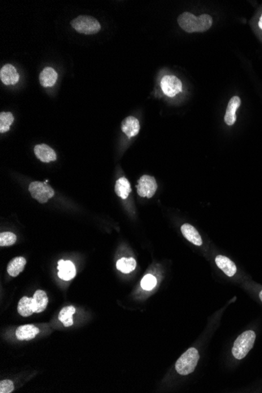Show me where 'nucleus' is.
Listing matches in <instances>:
<instances>
[{
  "label": "nucleus",
  "mask_w": 262,
  "mask_h": 393,
  "mask_svg": "<svg viewBox=\"0 0 262 393\" xmlns=\"http://www.w3.org/2000/svg\"><path fill=\"white\" fill-rule=\"evenodd\" d=\"M122 131L127 137H135L140 131V123L138 119L133 116H128L123 119L121 125Z\"/></svg>",
  "instance_id": "nucleus-12"
},
{
  "label": "nucleus",
  "mask_w": 262,
  "mask_h": 393,
  "mask_svg": "<svg viewBox=\"0 0 262 393\" xmlns=\"http://www.w3.org/2000/svg\"><path fill=\"white\" fill-rule=\"evenodd\" d=\"M58 276L62 280L68 281L76 276V267L70 261L60 260L58 262Z\"/></svg>",
  "instance_id": "nucleus-11"
},
{
  "label": "nucleus",
  "mask_w": 262,
  "mask_h": 393,
  "mask_svg": "<svg viewBox=\"0 0 262 393\" xmlns=\"http://www.w3.org/2000/svg\"><path fill=\"white\" fill-rule=\"evenodd\" d=\"M131 191V184L126 177H120L115 182V193L122 199H127Z\"/></svg>",
  "instance_id": "nucleus-19"
},
{
  "label": "nucleus",
  "mask_w": 262,
  "mask_h": 393,
  "mask_svg": "<svg viewBox=\"0 0 262 393\" xmlns=\"http://www.w3.org/2000/svg\"><path fill=\"white\" fill-rule=\"evenodd\" d=\"M19 74L12 65H5L0 70V79L5 85H14L19 81Z\"/></svg>",
  "instance_id": "nucleus-8"
},
{
  "label": "nucleus",
  "mask_w": 262,
  "mask_h": 393,
  "mask_svg": "<svg viewBox=\"0 0 262 393\" xmlns=\"http://www.w3.org/2000/svg\"><path fill=\"white\" fill-rule=\"evenodd\" d=\"M199 359V351L195 348H190L179 358L175 369L181 375H188L196 369Z\"/></svg>",
  "instance_id": "nucleus-3"
},
{
  "label": "nucleus",
  "mask_w": 262,
  "mask_h": 393,
  "mask_svg": "<svg viewBox=\"0 0 262 393\" xmlns=\"http://www.w3.org/2000/svg\"><path fill=\"white\" fill-rule=\"evenodd\" d=\"M32 304H33V311L36 313H40L46 309L48 304V298L46 293L44 290H36L34 296L32 298Z\"/></svg>",
  "instance_id": "nucleus-17"
},
{
  "label": "nucleus",
  "mask_w": 262,
  "mask_h": 393,
  "mask_svg": "<svg viewBox=\"0 0 262 393\" xmlns=\"http://www.w3.org/2000/svg\"><path fill=\"white\" fill-rule=\"evenodd\" d=\"M13 114L9 111H2L0 113V133H5L10 131V126L14 123Z\"/></svg>",
  "instance_id": "nucleus-23"
},
{
  "label": "nucleus",
  "mask_w": 262,
  "mask_h": 393,
  "mask_svg": "<svg viewBox=\"0 0 262 393\" xmlns=\"http://www.w3.org/2000/svg\"><path fill=\"white\" fill-rule=\"evenodd\" d=\"M40 333L39 328L32 324L21 326L16 330V337L20 341H29L36 338Z\"/></svg>",
  "instance_id": "nucleus-14"
},
{
  "label": "nucleus",
  "mask_w": 262,
  "mask_h": 393,
  "mask_svg": "<svg viewBox=\"0 0 262 393\" xmlns=\"http://www.w3.org/2000/svg\"><path fill=\"white\" fill-rule=\"evenodd\" d=\"M17 241L16 235L10 232H5L0 234V246H12Z\"/></svg>",
  "instance_id": "nucleus-24"
},
{
  "label": "nucleus",
  "mask_w": 262,
  "mask_h": 393,
  "mask_svg": "<svg viewBox=\"0 0 262 393\" xmlns=\"http://www.w3.org/2000/svg\"><path fill=\"white\" fill-rule=\"evenodd\" d=\"M181 233L185 238L189 242H192L196 246H201L203 244V240L201 238L199 232L189 224H184L181 228Z\"/></svg>",
  "instance_id": "nucleus-15"
},
{
  "label": "nucleus",
  "mask_w": 262,
  "mask_h": 393,
  "mask_svg": "<svg viewBox=\"0 0 262 393\" xmlns=\"http://www.w3.org/2000/svg\"><path fill=\"white\" fill-rule=\"evenodd\" d=\"M14 389V383L10 380H3L0 382V393H10Z\"/></svg>",
  "instance_id": "nucleus-26"
},
{
  "label": "nucleus",
  "mask_w": 262,
  "mask_h": 393,
  "mask_svg": "<svg viewBox=\"0 0 262 393\" xmlns=\"http://www.w3.org/2000/svg\"><path fill=\"white\" fill-rule=\"evenodd\" d=\"M18 312L21 316L24 317L32 316L34 313L32 298L28 297H23L18 303Z\"/></svg>",
  "instance_id": "nucleus-21"
},
{
  "label": "nucleus",
  "mask_w": 262,
  "mask_h": 393,
  "mask_svg": "<svg viewBox=\"0 0 262 393\" xmlns=\"http://www.w3.org/2000/svg\"><path fill=\"white\" fill-rule=\"evenodd\" d=\"M71 25L76 32L82 34L94 35L101 30L99 22L91 16L81 15L71 22Z\"/></svg>",
  "instance_id": "nucleus-4"
},
{
  "label": "nucleus",
  "mask_w": 262,
  "mask_h": 393,
  "mask_svg": "<svg viewBox=\"0 0 262 393\" xmlns=\"http://www.w3.org/2000/svg\"><path fill=\"white\" fill-rule=\"evenodd\" d=\"M26 264L25 258L23 257H17L9 262L7 265V272L10 276L16 277L24 270Z\"/></svg>",
  "instance_id": "nucleus-18"
},
{
  "label": "nucleus",
  "mask_w": 262,
  "mask_h": 393,
  "mask_svg": "<svg viewBox=\"0 0 262 393\" xmlns=\"http://www.w3.org/2000/svg\"><path fill=\"white\" fill-rule=\"evenodd\" d=\"M137 266V262L133 258H123L119 259L116 263L118 270L123 273H130L133 272Z\"/></svg>",
  "instance_id": "nucleus-22"
},
{
  "label": "nucleus",
  "mask_w": 262,
  "mask_h": 393,
  "mask_svg": "<svg viewBox=\"0 0 262 393\" xmlns=\"http://www.w3.org/2000/svg\"><path fill=\"white\" fill-rule=\"evenodd\" d=\"M241 106V100L237 96L232 97L227 106L224 122L228 126H233L237 121V111Z\"/></svg>",
  "instance_id": "nucleus-10"
},
{
  "label": "nucleus",
  "mask_w": 262,
  "mask_h": 393,
  "mask_svg": "<svg viewBox=\"0 0 262 393\" xmlns=\"http://www.w3.org/2000/svg\"><path fill=\"white\" fill-rule=\"evenodd\" d=\"M137 192L140 196L146 197V198H152V197L156 193L157 185L156 181L154 177L149 175H143L141 178L138 180L137 185Z\"/></svg>",
  "instance_id": "nucleus-6"
},
{
  "label": "nucleus",
  "mask_w": 262,
  "mask_h": 393,
  "mask_svg": "<svg viewBox=\"0 0 262 393\" xmlns=\"http://www.w3.org/2000/svg\"><path fill=\"white\" fill-rule=\"evenodd\" d=\"M34 153L36 157L43 163H50L57 159V155L54 149L45 144H40L35 146Z\"/></svg>",
  "instance_id": "nucleus-9"
},
{
  "label": "nucleus",
  "mask_w": 262,
  "mask_h": 393,
  "mask_svg": "<svg viewBox=\"0 0 262 393\" xmlns=\"http://www.w3.org/2000/svg\"><path fill=\"white\" fill-rule=\"evenodd\" d=\"M157 280L155 276L153 275L148 274L144 276L141 280V286L144 290H151L153 288L156 286Z\"/></svg>",
  "instance_id": "nucleus-25"
},
{
  "label": "nucleus",
  "mask_w": 262,
  "mask_h": 393,
  "mask_svg": "<svg viewBox=\"0 0 262 393\" xmlns=\"http://www.w3.org/2000/svg\"><path fill=\"white\" fill-rule=\"evenodd\" d=\"M177 23L188 33L203 32L210 29L212 26L213 19L208 14L196 17L191 13L185 12L178 17Z\"/></svg>",
  "instance_id": "nucleus-1"
},
{
  "label": "nucleus",
  "mask_w": 262,
  "mask_h": 393,
  "mask_svg": "<svg viewBox=\"0 0 262 393\" xmlns=\"http://www.w3.org/2000/svg\"><path fill=\"white\" fill-rule=\"evenodd\" d=\"M215 262H216L218 267L223 272H224V274L226 275V276L232 277V276L236 274V272L237 271V266H236L234 262L233 261H231L227 257L218 255V256H217Z\"/></svg>",
  "instance_id": "nucleus-13"
},
{
  "label": "nucleus",
  "mask_w": 262,
  "mask_h": 393,
  "mask_svg": "<svg viewBox=\"0 0 262 393\" xmlns=\"http://www.w3.org/2000/svg\"><path fill=\"white\" fill-rule=\"evenodd\" d=\"M161 88L166 96L174 97L182 91V84L176 76H165L161 80Z\"/></svg>",
  "instance_id": "nucleus-7"
},
{
  "label": "nucleus",
  "mask_w": 262,
  "mask_h": 393,
  "mask_svg": "<svg viewBox=\"0 0 262 393\" xmlns=\"http://www.w3.org/2000/svg\"><path fill=\"white\" fill-rule=\"evenodd\" d=\"M76 308L72 306H66L62 308L58 315V320L62 322L66 328L73 325L72 316L76 313Z\"/></svg>",
  "instance_id": "nucleus-20"
},
{
  "label": "nucleus",
  "mask_w": 262,
  "mask_h": 393,
  "mask_svg": "<svg viewBox=\"0 0 262 393\" xmlns=\"http://www.w3.org/2000/svg\"><path fill=\"white\" fill-rule=\"evenodd\" d=\"M58 80V73L51 67H46L40 74V83L44 87H50Z\"/></svg>",
  "instance_id": "nucleus-16"
},
{
  "label": "nucleus",
  "mask_w": 262,
  "mask_h": 393,
  "mask_svg": "<svg viewBox=\"0 0 262 393\" xmlns=\"http://www.w3.org/2000/svg\"><path fill=\"white\" fill-rule=\"evenodd\" d=\"M258 26H259V28L261 29H262V16H261L260 20H259V22H258Z\"/></svg>",
  "instance_id": "nucleus-27"
},
{
  "label": "nucleus",
  "mask_w": 262,
  "mask_h": 393,
  "mask_svg": "<svg viewBox=\"0 0 262 393\" xmlns=\"http://www.w3.org/2000/svg\"><path fill=\"white\" fill-rule=\"evenodd\" d=\"M256 334L253 330H246L239 336L235 341L233 348V355L237 359H242L246 357L249 351L252 349Z\"/></svg>",
  "instance_id": "nucleus-2"
},
{
  "label": "nucleus",
  "mask_w": 262,
  "mask_h": 393,
  "mask_svg": "<svg viewBox=\"0 0 262 393\" xmlns=\"http://www.w3.org/2000/svg\"><path fill=\"white\" fill-rule=\"evenodd\" d=\"M28 190L32 198L40 203H46L55 194L54 189L50 185L41 181H33L31 183L28 187Z\"/></svg>",
  "instance_id": "nucleus-5"
},
{
  "label": "nucleus",
  "mask_w": 262,
  "mask_h": 393,
  "mask_svg": "<svg viewBox=\"0 0 262 393\" xmlns=\"http://www.w3.org/2000/svg\"><path fill=\"white\" fill-rule=\"evenodd\" d=\"M259 298H260L261 301L262 302V290L260 292V294H259Z\"/></svg>",
  "instance_id": "nucleus-28"
}]
</instances>
